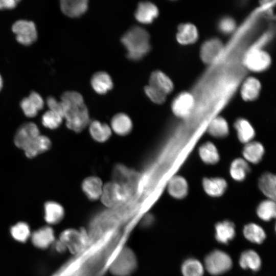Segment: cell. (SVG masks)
I'll use <instances>...</instances> for the list:
<instances>
[{"label": "cell", "mask_w": 276, "mask_h": 276, "mask_svg": "<svg viewBox=\"0 0 276 276\" xmlns=\"http://www.w3.org/2000/svg\"><path fill=\"white\" fill-rule=\"evenodd\" d=\"M63 119L66 127L75 132L83 131L89 122L88 108L82 96L75 91H66L60 101Z\"/></svg>", "instance_id": "cell-1"}, {"label": "cell", "mask_w": 276, "mask_h": 276, "mask_svg": "<svg viewBox=\"0 0 276 276\" xmlns=\"http://www.w3.org/2000/svg\"><path fill=\"white\" fill-rule=\"evenodd\" d=\"M121 42L127 50V56L132 60H139L150 50V36L143 28L134 26L122 37Z\"/></svg>", "instance_id": "cell-2"}, {"label": "cell", "mask_w": 276, "mask_h": 276, "mask_svg": "<svg viewBox=\"0 0 276 276\" xmlns=\"http://www.w3.org/2000/svg\"><path fill=\"white\" fill-rule=\"evenodd\" d=\"M131 198L123 187L112 180L103 185L100 200L109 209H118L127 203Z\"/></svg>", "instance_id": "cell-3"}, {"label": "cell", "mask_w": 276, "mask_h": 276, "mask_svg": "<svg viewBox=\"0 0 276 276\" xmlns=\"http://www.w3.org/2000/svg\"><path fill=\"white\" fill-rule=\"evenodd\" d=\"M72 254L83 251L88 245L89 238L84 229L66 228L60 234L58 239Z\"/></svg>", "instance_id": "cell-4"}, {"label": "cell", "mask_w": 276, "mask_h": 276, "mask_svg": "<svg viewBox=\"0 0 276 276\" xmlns=\"http://www.w3.org/2000/svg\"><path fill=\"white\" fill-rule=\"evenodd\" d=\"M271 62V57L269 53L259 48L250 50L244 58L245 67L255 73H261L268 70Z\"/></svg>", "instance_id": "cell-5"}, {"label": "cell", "mask_w": 276, "mask_h": 276, "mask_svg": "<svg viewBox=\"0 0 276 276\" xmlns=\"http://www.w3.org/2000/svg\"><path fill=\"white\" fill-rule=\"evenodd\" d=\"M137 266L136 258L129 248L123 249L110 267L111 273L116 276H129Z\"/></svg>", "instance_id": "cell-6"}, {"label": "cell", "mask_w": 276, "mask_h": 276, "mask_svg": "<svg viewBox=\"0 0 276 276\" xmlns=\"http://www.w3.org/2000/svg\"><path fill=\"white\" fill-rule=\"evenodd\" d=\"M137 173L122 165H117L113 172V180L123 187L132 197L139 183Z\"/></svg>", "instance_id": "cell-7"}, {"label": "cell", "mask_w": 276, "mask_h": 276, "mask_svg": "<svg viewBox=\"0 0 276 276\" xmlns=\"http://www.w3.org/2000/svg\"><path fill=\"white\" fill-rule=\"evenodd\" d=\"M205 266L208 271L213 275H218L229 270L232 265L230 257L220 250H214L205 259Z\"/></svg>", "instance_id": "cell-8"}, {"label": "cell", "mask_w": 276, "mask_h": 276, "mask_svg": "<svg viewBox=\"0 0 276 276\" xmlns=\"http://www.w3.org/2000/svg\"><path fill=\"white\" fill-rule=\"evenodd\" d=\"M12 30L16 35V40L24 45L32 44L37 38L36 27L32 21L18 20L12 25Z\"/></svg>", "instance_id": "cell-9"}, {"label": "cell", "mask_w": 276, "mask_h": 276, "mask_svg": "<svg viewBox=\"0 0 276 276\" xmlns=\"http://www.w3.org/2000/svg\"><path fill=\"white\" fill-rule=\"evenodd\" d=\"M224 47L223 42L218 38L207 39L200 48L199 56L201 61L206 64L214 63L223 53Z\"/></svg>", "instance_id": "cell-10"}, {"label": "cell", "mask_w": 276, "mask_h": 276, "mask_svg": "<svg viewBox=\"0 0 276 276\" xmlns=\"http://www.w3.org/2000/svg\"><path fill=\"white\" fill-rule=\"evenodd\" d=\"M195 103V97L191 93L181 91L175 96L171 103L172 111L178 118L187 117L193 110Z\"/></svg>", "instance_id": "cell-11"}, {"label": "cell", "mask_w": 276, "mask_h": 276, "mask_svg": "<svg viewBox=\"0 0 276 276\" xmlns=\"http://www.w3.org/2000/svg\"><path fill=\"white\" fill-rule=\"evenodd\" d=\"M30 240L34 247L43 250L53 245L56 239L53 228L46 225L32 232Z\"/></svg>", "instance_id": "cell-12"}, {"label": "cell", "mask_w": 276, "mask_h": 276, "mask_svg": "<svg viewBox=\"0 0 276 276\" xmlns=\"http://www.w3.org/2000/svg\"><path fill=\"white\" fill-rule=\"evenodd\" d=\"M40 135L37 125L32 122L22 125L17 131L14 137L15 145L24 149L34 139Z\"/></svg>", "instance_id": "cell-13"}, {"label": "cell", "mask_w": 276, "mask_h": 276, "mask_svg": "<svg viewBox=\"0 0 276 276\" xmlns=\"http://www.w3.org/2000/svg\"><path fill=\"white\" fill-rule=\"evenodd\" d=\"M199 36V31L196 25L187 22L178 25L175 37L179 44L188 45L196 42Z\"/></svg>", "instance_id": "cell-14"}, {"label": "cell", "mask_w": 276, "mask_h": 276, "mask_svg": "<svg viewBox=\"0 0 276 276\" xmlns=\"http://www.w3.org/2000/svg\"><path fill=\"white\" fill-rule=\"evenodd\" d=\"M148 85L167 96L172 92L174 87L171 79L159 70L155 71L151 74Z\"/></svg>", "instance_id": "cell-15"}, {"label": "cell", "mask_w": 276, "mask_h": 276, "mask_svg": "<svg viewBox=\"0 0 276 276\" xmlns=\"http://www.w3.org/2000/svg\"><path fill=\"white\" fill-rule=\"evenodd\" d=\"M261 89L262 84L259 79L254 76H249L242 82L240 93L244 101H253L259 98Z\"/></svg>", "instance_id": "cell-16"}, {"label": "cell", "mask_w": 276, "mask_h": 276, "mask_svg": "<svg viewBox=\"0 0 276 276\" xmlns=\"http://www.w3.org/2000/svg\"><path fill=\"white\" fill-rule=\"evenodd\" d=\"M103 185L100 178L96 176H90L84 179L81 183V189L89 200L97 201L100 199Z\"/></svg>", "instance_id": "cell-17"}, {"label": "cell", "mask_w": 276, "mask_h": 276, "mask_svg": "<svg viewBox=\"0 0 276 276\" xmlns=\"http://www.w3.org/2000/svg\"><path fill=\"white\" fill-rule=\"evenodd\" d=\"M20 105L24 114L32 118L36 116L38 111L43 108L44 102L41 96L33 91L21 101Z\"/></svg>", "instance_id": "cell-18"}, {"label": "cell", "mask_w": 276, "mask_h": 276, "mask_svg": "<svg viewBox=\"0 0 276 276\" xmlns=\"http://www.w3.org/2000/svg\"><path fill=\"white\" fill-rule=\"evenodd\" d=\"M159 13L157 6L150 2H140L135 12V18L142 24L151 23Z\"/></svg>", "instance_id": "cell-19"}, {"label": "cell", "mask_w": 276, "mask_h": 276, "mask_svg": "<svg viewBox=\"0 0 276 276\" xmlns=\"http://www.w3.org/2000/svg\"><path fill=\"white\" fill-rule=\"evenodd\" d=\"M44 219L48 225L52 226L59 223L65 215V211L60 203L49 201L44 205Z\"/></svg>", "instance_id": "cell-20"}, {"label": "cell", "mask_w": 276, "mask_h": 276, "mask_svg": "<svg viewBox=\"0 0 276 276\" xmlns=\"http://www.w3.org/2000/svg\"><path fill=\"white\" fill-rule=\"evenodd\" d=\"M112 131L116 134L124 136L132 131L133 124L130 118L125 113H118L111 119L110 126Z\"/></svg>", "instance_id": "cell-21"}, {"label": "cell", "mask_w": 276, "mask_h": 276, "mask_svg": "<svg viewBox=\"0 0 276 276\" xmlns=\"http://www.w3.org/2000/svg\"><path fill=\"white\" fill-rule=\"evenodd\" d=\"M60 8L65 15L70 17H77L84 14L88 8L86 0H62L60 1Z\"/></svg>", "instance_id": "cell-22"}, {"label": "cell", "mask_w": 276, "mask_h": 276, "mask_svg": "<svg viewBox=\"0 0 276 276\" xmlns=\"http://www.w3.org/2000/svg\"><path fill=\"white\" fill-rule=\"evenodd\" d=\"M89 133L91 138L97 142H107L112 135V130L108 124L98 120H94L88 124Z\"/></svg>", "instance_id": "cell-23"}, {"label": "cell", "mask_w": 276, "mask_h": 276, "mask_svg": "<svg viewBox=\"0 0 276 276\" xmlns=\"http://www.w3.org/2000/svg\"><path fill=\"white\" fill-rule=\"evenodd\" d=\"M51 146L50 140L47 136L40 134L34 139L23 150L28 157L33 158L48 150Z\"/></svg>", "instance_id": "cell-24"}, {"label": "cell", "mask_w": 276, "mask_h": 276, "mask_svg": "<svg viewBox=\"0 0 276 276\" xmlns=\"http://www.w3.org/2000/svg\"><path fill=\"white\" fill-rule=\"evenodd\" d=\"M202 186L205 192L212 197H219L225 192L227 184L221 177L204 178Z\"/></svg>", "instance_id": "cell-25"}, {"label": "cell", "mask_w": 276, "mask_h": 276, "mask_svg": "<svg viewBox=\"0 0 276 276\" xmlns=\"http://www.w3.org/2000/svg\"><path fill=\"white\" fill-rule=\"evenodd\" d=\"M167 189L170 195L176 199L183 198L188 193V182L183 177L180 175H175L170 178Z\"/></svg>", "instance_id": "cell-26"}, {"label": "cell", "mask_w": 276, "mask_h": 276, "mask_svg": "<svg viewBox=\"0 0 276 276\" xmlns=\"http://www.w3.org/2000/svg\"><path fill=\"white\" fill-rule=\"evenodd\" d=\"M264 152V148L261 143L251 141L245 144L242 154L247 162L256 164L261 160Z\"/></svg>", "instance_id": "cell-27"}, {"label": "cell", "mask_w": 276, "mask_h": 276, "mask_svg": "<svg viewBox=\"0 0 276 276\" xmlns=\"http://www.w3.org/2000/svg\"><path fill=\"white\" fill-rule=\"evenodd\" d=\"M91 84L94 90L99 94H106L113 86V82L109 74L105 72L95 73L91 79Z\"/></svg>", "instance_id": "cell-28"}, {"label": "cell", "mask_w": 276, "mask_h": 276, "mask_svg": "<svg viewBox=\"0 0 276 276\" xmlns=\"http://www.w3.org/2000/svg\"><path fill=\"white\" fill-rule=\"evenodd\" d=\"M237 136L240 142L247 144L252 141L255 136V130L249 122L244 118H239L234 123Z\"/></svg>", "instance_id": "cell-29"}, {"label": "cell", "mask_w": 276, "mask_h": 276, "mask_svg": "<svg viewBox=\"0 0 276 276\" xmlns=\"http://www.w3.org/2000/svg\"><path fill=\"white\" fill-rule=\"evenodd\" d=\"M275 176L270 173H265L259 178V189L269 199L274 201L275 200Z\"/></svg>", "instance_id": "cell-30"}, {"label": "cell", "mask_w": 276, "mask_h": 276, "mask_svg": "<svg viewBox=\"0 0 276 276\" xmlns=\"http://www.w3.org/2000/svg\"><path fill=\"white\" fill-rule=\"evenodd\" d=\"M32 231L29 224L25 221H19L12 225L10 234L16 241L25 243L30 239Z\"/></svg>", "instance_id": "cell-31"}, {"label": "cell", "mask_w": 276, "mask_h": 276, "mask_svg": "<svg viewBox=\"0 0 276 276\" xmlns=\"http://www.w3.org/2000/svg\"><path fill=\"white\" fill-rule=\"evenodd\" d=\"M209 134L213 137L222 138L226 136L229 133V126L226 120L222 117L214 118L208 128Z\"/></svg>", "instance_id": "cell-32"}, {"label": "cell", "mask_w": 276, "mask_h": 276, "mask_svg": "<svg viewBox=\"0 0 276 276\" xmlns=\"http://www.w3.org/2000/svg\"><path fill=\"white\" fill-rule=\"evenodd\" d=\"M199 154L201 160L206 164H215L220 159L219 154L216 147L210 142L204 143L199 147Z\"/></svg>", "instance_id": "cell-33"}, {"label": "cell", "mask_w": 276, "mask_h": 276, "mask_svg": "<svg viewBox=\"0 0 276 276\" xmlns=\"http://www.w3.org/2000/svg\"><path fill=\"white\" fill-rule=\"evenodd\" d=\"M249 170V165L244 158H237L232 162L229 173L233 179L241 181L245 179Z\"/></svg>", "instance_id": "cell-34"}, {"label": "cell", "mask_w": 276, "mask_h": 276, "mask_svg": "<svg viewBox=\"0 0 276 276\" xmlns=\"http://www.w3.org/2000/svg\"><path fill=\"white\" fill-rule=\"evenodd\" d=\"M216 238L222 243H227L235 236L234 224L229 221L218 223L216 225Z\"/></svg>", "instance_id": "cell-35"}, {"label": "cell", "mask_w": 276, "mask_h": 276, "mask_svg": "<svg viewBox=\"0 0 276 276\" xmlns=\"http://www.w3.org/2000/svg\"><path fill=\"white\" fill-rule=\"evenodd\" d=\"M239 263L243 268H248L256 271L260 268L261 261L257 252L252 250H248L242 254Z\"/></svg>", "instance_id": "cell-36"}, {"label": "cell", "mask_w": 276, "mask_h": 276, "mask_svg": "<svg viewBox=\"0 0 276 276\" xmlns=\"http://www.w3.org/2000/svg\"><path fill=\"white\" fill-rule=\"evenodd\" d=\"M243 233L248 240L258 244L261 243L266 237L264 230L255 223L246 225L244 228Z\"/></svg>", "instance_id": "cell-37"}, {"label": "cell", "mask_w": 276, "mask_h": 276, "mask_svg": "<svg viewBox=\"0 0 276 276\" xmlns=\"http://www.w3.org/2000/svg\"><path fill=\"white\" fill-rule=\"evenodd\" d=\"M258 216L265 221L270 220L275 217V203L274 200L267 199L262 201L257 209Z\"/></svg>", "instance_id": "cell-38"}, {"label": "cell", "mask_w": 276, "mask_h": 276, "mask_svg": "<svg viewBox=\"0 0 276 276\" xmlns=\"http://www.w3.org/2000/svg\"><path fill=\"white\" fill-rule=\"evenodd\" d=\"M181 271L183 276H202L203 268L199 261L190 259L183 263Z\"/></svg>", "instance_id": "cell-39"}, {"label": "cell", "mask_w": 276, "mask_h": 276, "mask_svg": "<svg viewBox=\"0 0 276 276\" xmlns=\"http://www.w3.org/2000/svg\"><path fill=\"white\" fill-rule=\"evenodd\" d=\"M63 119V117L58 113L49 110L43 114L41 122L44 127L54 129L59 127L62 122Z\"/></svg>", "instance_id": "cell-40"}, {"label": "cell", "mask_w": 276, "mask_h": 276, "mask_svg": "<svg viewBox=\"0 0 276 276\" xmlns=\"http://www.w3.org/2000/svg\"><path fill=\"white\" fill-rule=\"evenodd\" d=\"M219 31L225 34H229L235 32L237 27L235 20L230 16L222 17L218 24Z\"/></svg>", "instance_id": "cell-41"}, {"label": "cell", "mask_w": 276, "mask_h": 276, "mask_svg": "<svg viewBox=\"0 0 276 276\" xmlns=\"http://www.w3.org/2000/svg\"><path fill=\"white\" fill-rule=\"evenodd\" d=\"M144 91L149 99L155 104H162L164 103L167 99V95L155 89L149 85H147L145 87Z\"/></svg>", "instance_id": "cell-42"}, {"label": "cell", "mask_w": 276, "mask_h": 276, "mask_svg": "<svg viewBox=\"0 0 276 276\" xmlns=\"http://www.w3.org/2000/svg\"><path fill=\"white\" fill-rule=\"evenodd\" d=\"M47 104L50 109L49 110L58 113L63 117L62 108L60 101H58L54 97L52 96H49L47 99Z\"/></svg>", "instance_id": "cell-43"}, {"label": "cell", "mask_w": 276, "mask_h": 276, "mask_svg": "<svg viewBox=\"0 0 276 276\" xmlns=\"http://www.w3.org/2000/svg\"><path fill=\"white\" fill-rule=\"evenodd\" d=\"M18 1L17 0H0V9H12L16 7Z\"/></svg>", "instance_id": "cell-44"}, {"label": "cell", "mask_w": 276, "mask_h": 276, "mask_svg": "<svg viewBox=\"0 0 276 276\" xmlns=\"http://www.w3.org/2000/svg\"><path fill=\"white\" fill-rule=\"evenodd\" d=\"M53 245L55 250L59 253L64 252L67 250L65 246L58 239L56 240Z\"/></svg>", "instance_id": "cell-45"}, {"label": "cell", "mask_w": 276, "mask_h": 276, "mask_svg": "<svg viewBox=\"0 0 276 276\" xmlns=\"http://www.w3.org/2000/svg\"><path fill=\"white\" fill-rule=\"evenodd\" d=\"M3 79L1 75H0V91L1 90L3 87Z\"/></svg>", "instance_id": "cell-46"}]
</instances>
